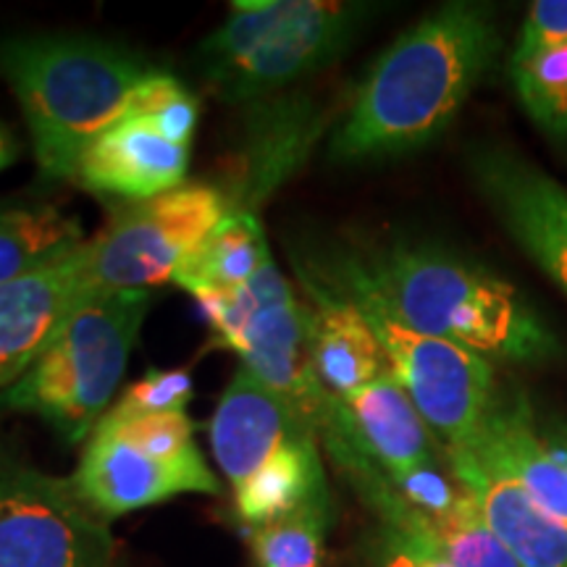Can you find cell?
Here are the masks:
<instances>
[{
    "label": "cell",
    "instance_id": "obj_1",
    "mask_svg": "<svg viewBox=\"0 0 567 567\" xmlns=\"http://www.w3.org/2000/svg\"><path fill=\"white\" fill-rule=\"evenodd\" d=\"M499 38L492 11L446 3L381 53L329 142V158H392L434 142L492 66Z\"/></svg>",
    "mask_w": 567,
    "mask_h": 567
},
{
    "label": "cell",
    "instance_id": "obj_2",
    "mask_svg": "<svg viewBox=\"0 0 567 567\" xmlns=\"http://www.w3.org/2000/svg\"><path fill=\"white\" fill-rule=\"evenodd\" d=\"M295 268L337 292L371 297L408 329L486 360H542L555 350L547 329L507 281L436 247L396 243L368 258H297Z\"/></svg>",
    "mask_w": 567,
    "mask_h": 567
},
{
    "label": "cell",
    "instance_id": "obj_3",
    "mask_svg": "<svg viewBox=\"0 0 567 567\" xmlns=\"http://www.w3.org/2000/svg\"><path fill=\"white\" fill-rule=\"evenodd\" d=\"M158 71L145 55L95 34H13L0 40V76L30 130L42 182H76L84 147L130 111Z\"/></svg>",
    "mask_w": 567,
    "mask_h": 567
},
{
    "label": "cell",
    "instance_id": "obj_4",
    "mask_svg": "<svg viewBox=\"0 0 567 567\" xmlns=\"http://www.w3.org/2000/svg\"><path fill=\"white\" fill-rule=\"evenodd\" d=\"M371 13L368 3L239 0L197 45V74L218 101L260 105L331 66Z\"/></svg>",
    "mask_w": 567,
    "mask_h": 567
},
{
    "label": "cell",
    "instance_id": "obj_5",
    "mask_svg": "<svg viewBox=\"0 0 567 567\" xmlns=\"http://www.w3.org/2000/svg\"><path fill=\"white\" fill-rule=\"evenodd\" d=\"M151 302L145 289L92 297L0 392V405L42 417L69 444L87 439L111 410Z\"/></svg>",
    "mask_w": 567,
    "mask_h": 567
},
{
    "label": "cell",
    "instance_id": "obj_6",
    "mask_svg": "<svg viewBox=\"0 0 567 567\" xmlns=\"http://www.w3.org/2000/svg\"><path fill=\"white\" fill-rule=\"evenodd\" d=\"M229 197L210 184H182L153 200L113 205L109 224L87 239L92 297L174 279L182 260L224 221Z\"/></svg>",
    "mask_w": 567,
    "mask_h": 567
},
{
    "label": "cell",
    "instance_id": "obj_7",
    "mask_svg": "<svg viewBox=\"0 0 567 567\" xmlns=\"http://www.w3.org/2000/svg\"><path fill=\"white\" fill-rule=\"evenodd\" d=\"M0 567H118L109 520L74 481L27 463L0 439Z\"/></svg>",
    "mask_w": 567,
    "mask_h": 567
},
{
    "label": "cell",
    "instance_id": "obj_8",
    "mask_svg": "<svg viewBox=\"0 0 567 567\" xmlns=\"http://www.w3.org/2000/svg\"><path fill=\"white\" fill-rule=\"evenodd\" d=\"M337 295L363 310L386 354L389 371L413 400L431 434L446 446L471 442L496 405L494 368L484 354L408 329L371 297Z\"/></svg>",
    "mask_w": 567,
    "mask_h": 567
},
{
    "label": "cell",
    "instance_id": "obj_9",
    "mask_svg": "<svg viewBox=\"0 0 567 567\" xmlns=\"http://www.w3.org/2000/svg\"><path fill=\"white\" fill-rule=\"evenodd\" d=\"M76 492L103 520L161 505L179 494H221V481L208 463H166L95 429L74 476Z\"/></svg>",
    "mask_w": 567,
    "mask_h": 567
},
{
    "label": "cell",
    "instance_id": "obj_10",
    "mask_svg": "<svg viewBox=\"0 0 567 567\" xmlns=\"http://www.w3.org/2000/svg\"><path fill=\"white\" fill-rule=\"evenodd\" d=\"M87 300V243L40 271L0 284V392L27 373Z\"/></svg>",
    "mask_w": 567,
    "mask_h": 567
},
{
    "label": "cell",
    "instance_id": "obj_11",
    "mask_svg": "<svg viewBox=\"0 0 567 567\" xmlns=\"http://www.w3.org/2000/svg\"><path fill=\"white\" fill-rule=\"evenodd\" d=\"M473 172L509 234L567 295V189L499 151L473 155Z\"/></svg>",
    "mask_w": 567,
    "mask_h": 567
},
{
    "label": "cell",
    "instance_id": "obj_12",
    "mask_svg": "<svg viewBox=\"0 0 567 567\" xmlns=\"http://www.w3.org/2000/svg\"><path fill=\"white\" fill-rule=\"evenodd\" d=\"M455 481L520 567H567V523L538 505L505 467L471 446H446Z\"/></svg>",
    "mask_w": 567,
    "mask_h": 567
},
{
    "label": "cell",
    "instance_id": "obj_13",
    "mask_svg": "<svg viewBox=\"0 0 567 567\" xmlns=\"http://www.w3.org/2000/svg\"><path fill=\"white\" fill-rule=\"evenodd\" d=\"M187 168V145L166 140L147 118L124 116L84 147L74 184L118 203H142L182 187Z\"/></svg>",
    "mask_w": 567,
    "mask_h": 567
},
{
    "label": "cell",
    "instance_id": "obj_14",
    "mask_svg": "<svg viewBox=\"0 0 567 567\" xmlns=\"http://www.w3.org/2000/svg\"><path fill=\"white\" fill-rule=\"evenodd\" d=\"M302 436L316 434L274 389L245 368L234 373L208 423L213 457L231 488Z\"/></svg>",
    "mask_w": 567,
    "mask_h": 567
},
{
    "label": "cell",
    "instance_id": "obj_15",
    "mask_svg": "<svg viewBox=\"0 0 567 567\" xmlns=\"http://www.w3.org/2000/svg\"><path fill=\"white\" fill-rule=\"evenodd\" d=\"M300 281L305 295L310 297L308 347L318 381L337 400H347L358 389L392 373L379 337L363 310L347 297L331 292L313 276L300 274Z\"/></svg>",
    "mask_w": 567,
    "mask_h": 567
},
{
    "label": "cell",
    "instance_id": "obj_16",
    "mask_svg": "<svg viewBox=\"0 0 567 567\" xmlns=\"http://www.w3.org/2000/svg\"><path fill=\"white\" fill-rule=\"evenodd\" d=\"M342 402L360 450L392 481L434 463L431 429L392 373L371 381Z\"/></svg>",
    "mask_w": 567,
    "mask_h": 567
},
{
    "label": "cell",
    "instance_id": "obj_17",
    "mask_svg": "<svg viewBox=\"0 0 567 567\" xmlns=\"http://www.w3.org/2000/svg\"><path fill=\"white\" fill-rule=\"evenodd\" d=\"M457 446H471L481 457L505 467L538 505L567 523V450L551 446L536 434L523 402L507 408L496 400L478 434Z\"/></svg>",
    "mask_w": 567,
    "mask_h": 567
},
{
    "label": "cell",
    "instance_id": "obj_18",
    "mask_svg": "<svg viewBox=\"0 0 567 567\" xmlns=\"http://www.w3.org/2000/svg\"><path fill=\"white\" fill-rule=\"evenodd\" d=\"M247 134L243 182L229 197V210L258 213L279 184L297 172L321 134V116L310 103L255 105Z\"/></svg>",
    "mask_w": 567,
    "mask_h": 567
},
{
    "label": "cell",
    "instance_id": "obj_19",
    "mask_svg": "<svg viewBox=\"0 0 567 567\" xmlns=\"http://www.w3.org/2000/svg\"><path fill=\"white\" fill-rule=\"evenodd\" d=\"M329 505L318 439L302 436L234 486V513L247 530L271 526L308 507Z\"/></svg>",
    "mask_w": 567,
    "mask_h": 567
},
{
    "label": "cell",
    "instance_id": "obj_20",
    "mask_svg": "<svg viewBox=\"0 0 567 567\" xmlns=\"http://www.w3.org/2000/svg\"><path fill=\"white\" fill-rule=\"evenodd\" d=\"M80 218L42 200H0V284L21 279L82 247Z\"/></svg>",
    "mask_w": 567,
    "mask_h": 567
},
{
    "label": "cell",
    "instance_id": "obj_21",
    "mask_svg": "<svg viewBox=\"0 0 567 567\" xmlns=\"http://www.w3.org/2000/svg\"><path fill=\"white\" fill-rule=\"evenodd\" d=\"M271 260L258 213L229 210L224 221L182 260L172 281L184 292L237 289Z\"/></svg>",
    "mask_w": 567,
    "mask_h": 567
},
{
    "label": "cell",
    "instance_id": "obj_22",
    "mask_svg": "<svg viewBox=\"0 0 567 567\" xmlns=\"http://www.w3.org/2000/svg\"><path fill=\"white\" fill-rule=\"evenodd\" d=\"M189 295L195 297L197 305H200L205 321L210 326L213 344L231 350V344L237 342L239 334L247 329V323H250L260 310L295 292L287 284V279L281 276L279 266L271 260V264L260 268L250 281L243 284V287L195 289V292Z\"/></svg>",
    "mask_w": 567,
    "mask_h": 567
},
{
    "label": "cell",
    "instance_id": "obj_23",
    "mask_svg": "<svg viewBox=\"0 0 567 567\" xmlns=\"http://www.w3.org/2000/svg\"><path fill=\"white\" fill-rule=\"evenodd\" d=\"M513 82L528 116L557 137H567V42L513 59Z\"/></svg>",
    "mask_w": 567,
    "mask_h": 567
},
{
    "label": "cell",
    "instance_id": "obj_24",
    "mask_svg": "<svg viewBox=\"0 0 567 567\" xmlns=\"http://www.w3.org/2000/svg\"><path fill=\"white\" fill-rule=\"evenodd\" d=\"M329 505L308 507L271 526L250 530L258 567H323Z\"/></svg>",
    "mask_w": 567,
    "mask_h": 567
},
{
    "label": "cell",
    "instance_id": "obj_25",
    "mask_svg": "<svg viewBox=\"0 0 567 567\" xmlns=\"http://www.w3.org/2000/svg\"><path fill=\"white\" fill-rule=\"evenodd\" d=\"M444 555L455 567H520L505 544L496 538L471 494H460L455 507L442 517H429Z\"/></svg>",
    "mask_w": 567,
    "mask_h": 567
},
{
    "label": "cell",
    "instance_id": "obj_26",
    "mask_svg": "<svg viewBox=\"0 0 567 567\" xmlns=\"http://www.w3.org/2000/svg\"><path fill=\"white\" fill-rule=\"evenodd\" d=\"M126 116L147 118L163 137L189 147L200 122V101L174 74L158 69L134 90Z\"/></svg>",
    "mask_w": 567,
    "mask_h": 567
},
{
    "label": "cell",
    "instance_id": "obj_27",
    "mask_svg": "<svg viewBox=\"0 0 567 567\" xmlns=\"http://www.w3.org/2000/svg\"><path fill=\"white\" fill-rule=\"evenodd\" d=\"M95 429L122 439L124 444L145 455L166 460V463H195L203 460L200 446L195 442L197 423L187 413L140 415L130 421H113L105 415Z\"/></svg>",
    "mask_w": 567,
    "mask_h": 567
},
{
    "label": "cell",
    "instance_id": "obj_28",
    "mask_svg": "<svg viewBox=\"0 0 567 567\" xmlns=\"http://www.w3.org/2000/svg\"><path fill=\"white\" fill-rule=\"evenodd\" d=\"M193 375L184 371V368H174V371L151 368L140 381L126 386V392L118 396L116 405L105 415L113 417V421H130V417L140 415L187 413V405L193 402Z\"/></svg>",
    "mask_w": 567,
    "mask_h": 567
},
{
    "label": "cell",
    "instance_id": "obj_29",
    "mask_svg": "<svg viewBox=\"0 0 567 567\" xmlns=\"http://www.w3.org/2000/svg\"><path fill=\"white\" fill-rule=\"evenodd\" d=\"M400 488V496L408 502L410 507H415L417 513L425 517H442L455 507V502L463 494V486H455L450 478H444L436 471V465H423L410 471L408 476L392 481Z\"/></svg>",
    "mask_w": 567,
    "mask_h": 567
},
{
    "label": "cell",
    "instance_id": "obj_30",
    "mask_svg": "<svg viewBox=\"0 0 567 567\" xmlns=\"http://www.w3.org/2000/svg\"><path fill=\"white\" fill-rule=\"evenodd\" d=\"M563 42H567V0H538L530 6L520 45L513 59H526L530 53L563 45Z\"/></svg>",
    "mask_w": 567,
    "mask_h": 567
},
{
    "label": "cell",
    "instance_id": "obj_31",
    "mask_svg": "<svg viewBox=\"0 0 567 567\" xmlns=\"http://www.w3.org/2000/svg\"><path fill=\"white\" fill-rule=\"evenodd\" d=\"M381 567H413V559L405 549H402V544L396 542V538L389 534V547H386V557Z\"/></svg>",
    "mask_w": 567,
    "mask_h": 567
},
{
    "label": "cell",
    "instance_id": "obj_32",
    "mask_svg": "<svg viewBox=\"0 0 567 567\" xmlns=\"http://www.w3.org/2000/svg\"><path fill=\"white\" fill-rule=\"evenodd\" d=\"M17 155H19L17 140H13L11 132L0 124V172H3V168H9L11 163L17 161Z\"/></svg>",
    "mask_w": 567,
    "mask_h": 567
}]
</instances>
